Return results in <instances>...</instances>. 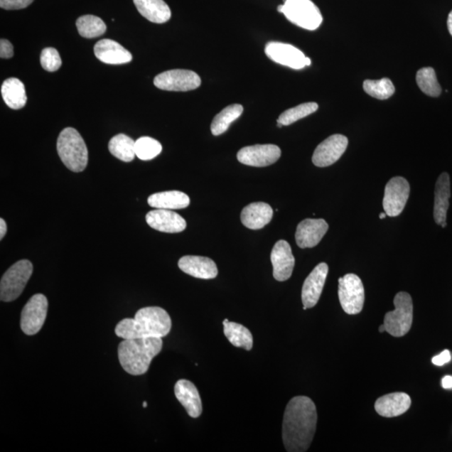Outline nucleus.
<instances>
[{"instance_id":"nucleus-28","label":"nucleus","mask_w":452,"mask_h":452,"mask_svg":"<svg viewBox=\"0 0 452 452\" xmlns=\"http://www.w3.org/2000/svg\"><path fill=\"white\" fill-rule=\"evenodd\" d=\"M223 324L225 335L233 346L242 348L247 351L252 350L253 336L247 328L242 324L229 322L228 319L224 320Z\"/></svg>"},{"instance_id":"nucleus-24","label":"nucleus","mask_w":452,"mask_h":452,"mask_svg":"<svg viewBox=\"0 0 452 452\" xmlns=\"http://www.w3.org/2000/svg\"><path fill=\"white\" fill-rule=\"evenodd\" d=\"M273 217L271 207L264 202L249 204L242 212L241 220L246 227L260 230L271 222Z\"/></svg>"},{"instance_id":"nucleus-35","label":"nucleus","mask_w":452,"mask_h":452,"mask_svg":"<svg viewBox=\"0 0 452 452\" xmlns=\"http://www.w3.org/2000/svg\"><path fill=\"white\" fill-rule=\"evenodd\" d=\"M161 152V144L149 136H142L135 142L136 156L144 161L156 158Z\"/></svg>"},{"instance_id":"nucleus-13","label":"nucleus","mask_w":452,"mask_h":452,"mask_svg":"<svg viewBox=\"0 0 452 452\" xmlns=\"http://www.w3.org/2000/svg\"><path fill=\"white\" fill-rule=\"evenodd\" d=\"M348 145L345 136L334 134L320 144L313 155L315 166L324 168L336 163L345 154Z\"/></svg>"},{"instance_id":"nucleus-10","label":"nucleus","mask_w":452,"mask_h":452,"mask_svg":"<svg viewBox=\"0 0 452 452\" xmlns=\"http://www.w3.org/2000/svg\"><path fill=\"white\" fill-rule=\"evenodd\" d=\"M48 300L43 294H36L28 301L21 313V330L26 335L39 333L45 321Z\"/></svg>"},{"instance_id":"nucleus-12","label":"nucleus","mask_w":452,"mask_h":452,"mask_svg":"<svg viewBox=\"0 0 452 452\" xmlns=\"http://www.w3.org/2000/svg\"><path fill=\"white\" fill-rule=\"evenodd\" d=\"M281 149L274 144L248 146L239 151L240 163L252 167H267L275 163L281 157Z\"/></svg>"},{"instance_id":"nucleus-8","label":"nucleus","mask_w":452,"mask_h":452,"mask_svg":"<svg viewBox=\"0 0 452 452\" xmlns=\"http://www.w3.org/2000/svg\"><path fill=\"white\" fill-rule=\"evenodd\" d=\"M338 298L348 314L361 313L365 303V287L359 276L347 274L338 280Z\"/></svg>"},{"instance_id":"nucleus-33","label":"nucleus","mask_w":452,"mask_h":452,"mask_svg":"<svg viewBox=\"0 0 452 452\" xmlns=\"http://www.w3.org/2000/svg\"><path fill=\"white\" fill-rule=\"evenodd\" d=\"M416 82L421 90L426 95L436 97L441 93V87L437 81L435 70L425 68L418 70Z\"/></svg>"},{"instance_id":"nucleus-42","label":"nucleus","mask_w":452,"mask_h":452,"mask_svg":"<svg viewBox=\"0 0 452 452\" xmlns=\"http://www.w3.org/2000/svg\"><path fill=\"white\" fill-rule=\"evenodd\" d=\"M447 28H448L450 34L452 36V11L449 14L448 18H447Z\"/></svg>"},{"instance_id":"nucleus-36","label":"nucleus","mask_w":452,"mask_h":452,"mask_svg":"<svg viewBox=\"0 0 452 452\" xmlns=\"http://www.w3.org/2000/svg\"><path fill=\"white\" fill-rule=\"evenodd\" d=\"M41 63L42 68L47 72H53L60 69L63 61H61L58 51L49 47V48L42 50Z\"/></svg>"},{"instance_id":"nucleus-5","label":"nucleus","mask_w":452,"mask_h":452,"mask_svg":"<svg viewBox=\"0 0 452 452\" xmlns=\"http://www.w3.org/2000/svg\"><path fill=\"white\" fill-rule=\"evenodd\" d=\"M279 12L305 30H317L323 22L321 12L311 0H285L284 4L279 7Z\"/></svg>"},{"instance_id":"nucleus-43","label":"nucleus","mask_w":452,"mask_h":452,"mask_svg":"<svg viewBox=\"0 0 452 452\" xmlns=\"http://www.w3.org/2000/svg\"><path fill=\"white\" fill-rule=\"evenodd\" d=\"M379 331H380V333H384V332H386V329H385L384 324L381 325V326H380V328H379Z\"/></svg>"},{"instance_id":"nucleus-6","label":"nucleus","mask_w":452,"mask_h":452,"mask_svg":"<svg viewBox=\"0 0 452 452\" xmlns=\"http://www.w3.org/2000/svg\"><path fill=\"white\" fill-rule=\"evenodd\" d=\"M394 310L385 314L386 332L395 338L403 337L411 330L413 323V301L407 293L397 294L394 299Z\"/></svg>"},{"instance_id":"nucleus-30","label":"nucleus","mask_w":452,"mask_h":452,"mask_svg":"<svg viewBox=\"0 0 452 452\" xmlns=\"http://www.w3.org/2000/svg\"><path fill=\"white\" fill-rule=\"evenodd\" d=\"M243 110V107L240 104H232L225 107L215 117L212 122L210 127L212 134L219 136L225 133L230 124L242 116Z\"/></svg>"},{"instance_id":"nucleus-3","label":"nucleus","mask_w":452,"mask_h":452,"mask_svg":"<svg viewBox=\"0 0 452 452\" xmlns=\"http://www.w3.org/2000/svg\"><path fill=\"white\" fill-rule=\"evenodd\" d=\"M162 348V338L124 339L119 346V359L122 369L131 375H144Z\"/></svg>"},{"instance_id":"nucleus-45","label":"nucleus","mask_w":452,"mask_h":452,"mask_svg":"<svg viewBox=\"0 0 452 452\" xmlns=\"http://www.w3.org/2000/svg\"><path fill=\"white\" fill-rule=\"evenodd\" d=\"M143 407H144V408L147 407H148V404H147V402H144V404H143Z\"/></svg>"},{"instance_id":"nucleus-26","label":"nucleus","mask_w":452,"mask_h":452,"mask_svg":"<svg viewBox=\"0 0 452 452\" xmlns=\"http://www.w3.org/2000/svg\"><path fill=\"white\" fill-rule=\"evenodd\" d=\"M134 3L141 15L151 22L163 23L171 20V8L163 0H134Z\"/></svg>"},{"instance_id":"nucleus-27","label":"nucleus","mask_w":452,"mask_h":452,"mask_svg":"<svg viewBox=\"0 0 452 452\" xmlns=\"http://www.w3.org/2000/svg\"><path fill=\"white\" fill-rule=\"evenodd\" d=\"M1 93L4 102L14 110L21 109L26 104L27 96L25 86L17 78L6 80L2 85Z\"/></svg>"},{"instance_id":"nucleus-14","label":"nucleus","mask_w":452,"mask_h":452,"mask_svg":"<svg viewBox=\"0 0 452 452\" xmlns=\"http://www.w3.org/2000/svg\"><path fill=\"white\" fill-rule=\"evenodd\" d=\"M265 53L271 60L295 70L307 67V56L295 46L272 41L267 43Z\"/></svg>"},{"instance_id":"nucleus-38","label":"nucleus","mask_w":452,"mask_h":452,"mask_svg":"<svg viewBox=\"0 0 452 452\" xmlns=\"http://www.w3.org/2000/svg\"><path fill=\"white\" fill-rule=\"evenodd\" d=\"M14 55L13 45L7 40L1 39L0 41V56L3 59L11 58Z\"/></svg>"},{"instance_id":"nucleus-7","label":"nucleus","mask_w":452,"mask_h":452,"mask_svg":"<svg viewBox=\"0 0 452 452\" xmlns=\"http://www.w3.org/2000/svg\"><path fill=\"white\" fill-rule=\"evenodd\" d=\"M33 272L30 261L21 260L9 268L0 281V299L3 301H15L21 295Z\"/></svg>"},{"instance_id":"nucleus-32","label":"nucleus","mask_w":452,"mask_h":452,"mask_svg":"<svg viewBox=\"0 0 452 452\" xmlns=\"http://www.w3.org/2000/svg\"><path fill=\"white\" fill-rule=\"evenodd\" d=\"M79 34L85 38H96L106 32L107 26L101 18L94 16H83L77 21Z\"/></svg>"},{"instance_id":"nucleus-1","label":"nucleus","mask_w":452,"mask_h":452,"mask_svg":"<svg viewBox=\"0 0 452 452\" xmlns=\"http://www.w3.org/2000/svg\"><path fill=\"white\" fill-rule=\"evenodd\" d=\"M318 413L316 406L307 397L291 399L286 407L282 439L286 451H307L316 431Z\"/></svg>"},{"instance_id":"nucleus-39","label":"nucleus","mask_w":452,"mask_h":452,"mask_svg":"<svg viewBox=\"0 0 452 452\" xmlns=\"http://www.w3.org/2000/svg\"><path fill=\"white\" fill-rule=\"evenodd\" d=\"M451 360V353L449 350H444L439 355L435 356L432 359V362L436 366H443L449 362Z\"/></svg>"},{"instance_id":"nucleus-23","label":"nucleus","mask_w":452,"mask_h":452,"mask_svg":"<svg viewBox=\"0 0 452 452\" xmlns=\"http://www.w3.org/2000/svg\"><path fill=\"white\" fill-rule=\"evenodd\" d=\"M450 197V176L447 173H442L436 183L434 219L436 224L443 228L446 226V215L449 209Z\"/></svg>"},{"instance_id":"nucleus-41","label":"nucleus","mask_w":452,"mask_h":452,"mask_svg":"<svg viewBox=\"0 0 452 452\" xmlns=\"http://www.w3.org/2000/svg\"><path fill=\"white\" fill-rule=\"evenodd\" d=\"M7 232V225L4 219H0V239H3Z\"/></svg>"},{"instance_id":"nucleus-44","label":"nucleus","mask_w":452,"mask_h":452,"mask_svg":"<svg viewBox=\"0 0 452 452\" xmlns=\"http://www.w3.org/2000/svg\"><path fill=\"white\" fill-rule=\"evenodd\" d=\"M386 216H387V214H386L385 212H384V213H381L380 215V219H384L386 217Z\"/></svg>"},{"instance_id":"nucleus-19","label":"nucleus","mask_w":452,"mask_h":452,"mask_svg":"<svg viewBox=\"0 0 452 452\" xmlns=\"http://www.w3.org/2000/svg\"><path fill=\"white\" fill-rule=\"evenodd\" d=\"M181 270L200 279H214L218 275L217 266L208 257L185 256L178 263Z\"/></svg>"},{"instance_id":"nucleus-29","label":"nucleus","mask_w":452,"mask_h":452,"mask_svg":"<svg viewBox=\"0 0 452 452\" xmlns=\"http://www.w3.org/2000/svg\"><path fill=\"white\" fill-rule=\"evenodd\" d=\"M113 156L124 162L133 161L136 156L135 141L125 134H117L110 140L108 145Z\"/></svg>"},{"instance_id":"nucleus-2","label":"nucleus","mask_w":452,"mask_h":452,"mask_svg":"<svg viewBox=\"0 0 452 452\" xmlns=\"http://www.w3.org/2000/svg\"><path fill=\"white\" fill-rule=\"evenodd\" d=\"M172 328L171 317L159 307L141 308L134 318H125L117 325V337L129 339L138 338H163Z\"/></svg>"},{"instance_id":"nucleus-31","label":"nucleus","mask_w":452,"mask_h":452,"mask_svg":"<svg viewBox=\"0 0 452 452\" xmlns=\"http://www.w3.org/2000/svg\"><path fill=\"white\" fill-rule=\"evenodd\" d=\"M362 88L368 95L379 100L389 99L395 92L394 84L389 78L366 80L362 84Z\"/></svg>"},{"instance_id":"nucleus-4","label":"nucleus","mask_w":452,"mask_h":452,"mask_svg":"<svg viewBox=\"0 0 452 452\" xmlns=\"http://www.w3.org/2000/svg\"><path fill=\"white\" fill-rule=\"evenodd\" d=\"M58 152L61 161L70 171L80 173L87 168L88 150L81 134L72 128H67L59 135Z\"/></svg>"},{"instance_id":"nucleus-16","label":"nucleus","mask_w":452,"mask_h":452,"mask_svg":"<svg viewBox=\"0 0 452 452\" xmlns=\"http://www.w3.org/2000/svg\"><path fill=\"white\" fill-rule=\"evenodd\" d=\"M273 276L276 281H285L293 274L295 258L289 242L281 240L273 247L271 253Z\"/></svg>"},{"instance_id":"nucleus-25","label":"nucleus","mask_w":452,"mask_h":452,"mask_svg":"<svg viewBox=\"0 0 452 452\" xmlns=\"http://www.w3.org/2000/svg\"><path fill=\"white\" fill-rule=\"evenodd\" d=\"M148 203L155 209L172 210L187 208L190 204V200L185 193L172 190L150 195Z\"/></svg>"},{"instance_id":"nucleus-37","label":"nucleus","mask_w":452,"mask_h":452,"mask_svg":"<svg viewBox=\"0 0 452 452\" xmlns=\"http://www.w3.org/2000/svg\"><path fill=\"white\" fill-rule=\"evenodd\" d=\"M34 0H0V7L8 11L25 9L32 4Z\"/></svg>"},{"instance_id":"nucleus-17","label":"nucleus","mask_w":452,"mask_h":452,"mask_svg":"<svg viewBox=\"0 0 452 452\" xmlns=\"http://www.w3.org/2000/svg\"><path fill=\"white\" fill-rule=\"evenodd\" d=\"M328 230L323 219H306L296 227V242L301 249L313 248L322 241Z\"/></svg>"},{"instance_id":"nucleus-15","label":"nucleus","mask_w":452,"mask_h":452,"mask_svg":"<svg viewBox=\"0 0 452 452\" xmlns=\"http://www.w3.org/2000/svg\"><path fill=\"white\" fill-rule=\"evenodd\" d=\"M328 273L327 264L320 263L306 279L301 290V301L304 308H312L317 305L323 293Z\"/></svg>"},{"instance_id":"nucleus-18","label":"nucleus","mask_w":452,"mask_h":452,"mask_svg":"<svg viewBox=\"0 0 452 452\" xmlns=\"http://www.w3.org/2000/svg\"><path fill=\"white\" fill-rule=\"evenodd\" d=\"M146 221L151 228L164 233H178L186 229V221L172 210L156 209L149 211Z\"/></svg>"},{"instance_id":"nucleus-34","label":"nucleus","mask_w":452,"mask_h":452,"mask_svg":"<svg viewBox=\"0 0 452 452\" xmlns=\"http://www.w3.org/2000/svg\"><path fill=\"white\" fill-rule=\"evenodd\" d=\"M318 109L316 102H306L282 112L277 122L282 126H289L304 117L313 114Z\"/></svg>"},{"instance_id":"nucleus-20","label":"nucleus","mask_w":452,"mask_h":452,"mask_svg":"<svg viewBox=\"0 0 452 452\" xmlns=\"http://www.w3.org/2000/svg\"><path fill=\"white\" fill-rule=\"evenodd\" d=\"M174 394L192 418L200 416L203 407L199 392L195 385L186 380H178L174 386Z\"/></svg>"},{"instance_id":"nucleus-9","label":"nucleus","mask_w":452,"mask_h":452,"mask_svg":"<svg viewBox=\"0 0 452 452\" xmlns=\"http://www.w3.org/2000/svg\"><path fill=\"white\" fill-rule=\"evenodd\" d=\"M155 87L169 92H188L200 87L199 75L188 70H171L154 78Z\"/></svg>"},{"instance_id":"nucleus-40","label":"nucleus","mask_w":452,"mask_h":452,"mask_svg":"<svg viewBox=\"0 0 452 452\" xmlns=\"http://www.w3.org/2000/svg\"><path fill=\"white\" fill-rule=\"evenodd\" d=\"M441 385L445 389H452V376L446 375L441 380Z\"/></svg>"},{"instance_id":"nucleus-21","label":"nucleus","mask_w":452,"mask_h":452,"mask_svg":"<svg viewBox=\"0 0 452 452\" xmlns=\"http://www.w3.org/2000/svg\"><path fill=\"white\" fill-rule=\"evenodd\" d=\"M94 53L102 63L110 65L126 64L133 60V55L124 46L108 39L98 41L94 47Z\"/></svg>"},{"instance_id":"nucleus-22","label":"nucleus","mask_w":452,"mask_h":452,"mask_svg":"<svg viewBox=\"0 0 452 452\" xmlns=\"http://www.w3.org/2000/svg\"><path fill=\"white\" fill-rule=\"evenodd\" d=\"M411 406V397L406 393L397 392L379 398L375 402V407L380 416L392 418L402 416Z\"/></svg>"},{"instance_id":"nucleus-11","label":"nucleus","mask_w":452,"mask_h":452,"mask_svg":"<svg viewBox=\"0 0 452 452\" xmlns=\"http://www.w3.org/2000/svg\"><path fill=\"white\" fill-rule=\"evenodd\" d=\"M411 188L406 178L394 177L385 186L383 200L384 210L389 217H397L402 213L407 203Z\"/></svg>"}]
</instances>
